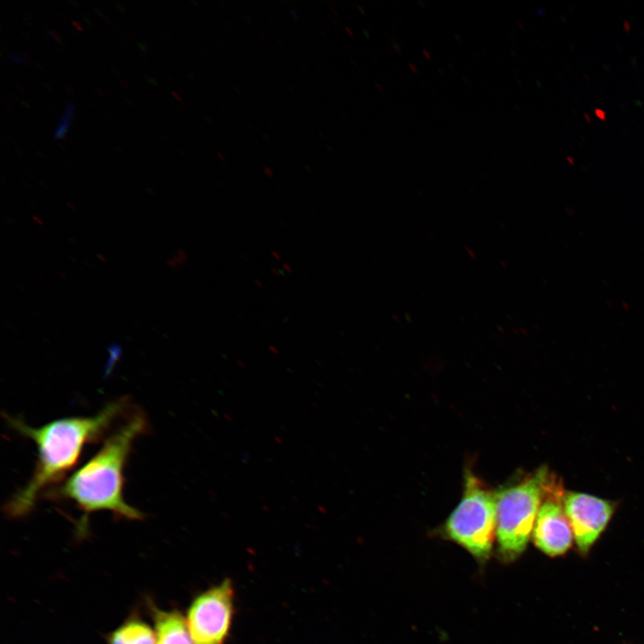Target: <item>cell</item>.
<instances>
[{"mask_svg":"<svg viewBox=\"0 0 644 644\" xmlns=\"http://www.w3.org/2000/svg\"><path fill=\"white\" fill-rule=\"evenodd\" d=\"M46 32H47L48 35H50V36H51L54 39H55L56 41H58V42H61V41H62L61 38H60V37H59V34H58L55 30L51 29V28H47V29L46 30Z\"/></svg>","mask_w":644,"mask_h":644,"instance_id":"cell-12","label":"cell"},{"mask_svg":"<svg viewBox=\"0 0 644 644\" xmlns=\"http://www.w3.org/2000/svg\"><path fill=\"white\" fill-rule=\"evenodd\" d=\"M107 644H157L155 630L138 617H131L114 629Z\"/></svg>","mask_w":644,"mask_h":644,"instance_id":"cell-9","label":"cell"},{"mask_svg":"<svg viewBox=\"0 0 644 644\" xmlns=\"http://www.w3.org/2000/svg\"><path fill=\"white\" fill-rule=\"evenodd\" d=\"M95 90H96L99 95H102L101 91H99L97 88H95Z\"/></svg>","mask_w":644,"mask_h":644,"instance_id":"cell-18","label":"cell"},{"mask_svg":"<svg viewBox=\"0 0 644 644\" xmlns=\"http://www.w3.org/2000/svg\"><path fill=\"white\" fill-rule=\"evenodd\" d=\"M44 85H45V87H46L47 89H48L49 90H52L51 87H49V85H48V84H47V83H44Z\"/></svg>","mask_w":644,"mask_h":644,"instance_id":"cell-17","label":"cell"},{"mask_svg":"<svg viewBox=\"0 0 644 644\" xmlns=\"http://www.w3.org/2000/svg\"><path fill=\"white\" fill-rule=\"evenodd\" d=\"M9 57L12 61L17 62V63H29L30 62V56H28L25 53L21 54H10Z\"/></svg>","mask_w":644,"mask_h":644,"instance_id":"cell-11","label":"cell"},{"mask_svg":"<svg viewBox=\"0 0 644 644\" xmlns=\"http://www.w3.org/2000/svg\"><path fill=\"white\" fill-rule=\"evenodd\" d=\"M127 402L121 399L106 404L93 416L62 418L38 428L27 425L21 419L6 416L12 428L35 443L38 459L28 483L6 503L5 513L12 518L27 515L42 492L72 470L85 445L103 436L125 411Z\"/></svg>","mask_w":644,"mask_h":644,"instance_id":"cell-1","label":"cell"},{"mask_svg":"<svg viewBox=\"0 0 644 644\" xmlns=\"http://www.w3.org/2000/svg\"><path fill=\"white\" fill-rule=\"evenodd\" d=\"M120 82H121L125 88H128L127 84H126L123 80L120 79Z\"/></svg>","mask_w":644,"mask_h":644,"instance_id":"cell-16","label":"cell"},{"mask_svg":"<svg viewBox=\"0 0 644 644\" xmlns=\"http://www.w3.org/2000/svg\"><path fill=\"white\" fill-rule=\"evenodd\" d=\"M564 507L578 548L581 554H587L610 521L614 505L589 494L567 492Z\"/></svg>","mask_w":644,"mask_h":644,"instance_id":"cell-6","label":"cell"},{"mask_svg":"<svg viewBox=\"0 0 644 644\" xmlns=\"http://www.w3.org/2000/svg\"><path fill=\"white\" fill-rule=\"evenodd\" d=\"M147 428L141 412L131 416L94 456L54 488L49 496L72 501L83 513L80 526L86 525L91 513L99 511H109L127 520H142L144 514L123 498V470L134 440Z\"/></svg>","mask_w":644,"mask_h":644,"instance_id":"cell-2","label":"cell"},{"mask_svg":"<svg viewBox=\"0 0 644 644\" xmlns=\"http://www.w3.org/2000/svg\"><path fill=\"white\" fill-rule=\"evenodd\" d=\"M172 94H173L177 99H179V100L181 99V98H180V96H178L176 92L172 91Z\"/></svg>","mask_w":644,"mask_h":644,"instance_id":"cell-15","label":"cell"},{"mask_svg":"<svg viewBox=\"0 0 644 644\" xmlns=\"http://www.w3.org/2000/svg\"><path fill=\"white\" fill-rule=\"evenodd\" d=\"M72 23L77 28V30H80V31L82 30V28H81V26H80V24L79 21H76L72 20Z\"/></svg>","mask_w":644,"mask_h":644,"instance_id":"cell-14","label":"cell"},{"mask_svg":"<svg viewBox=\"0 0 644 644\" xmlns=\"http://www.w3.org/2000/svg\"><path fill=\"white\" fill-rule=\"evenodd\" d=\"M462 498L447 519L446 535L474 557L487 559L496 538V492L467 471Z\"/></svg>","mask_w":644,"mask_h":644,"instance_id":"cell-4","label":"cell"},{"mask_svg":"<svg viewBox=\"0 0 644 644\" xmlns=\"http://www.w3.org/2000/svg\"><path fill=\"white\" fill-rule=\"evenodd\" d=\"M595 114H596V115H597L598 118H600L601 120H606V113H605L603 110L598 109V108H596V109H595Z\"/></svg>","mask_w":644,"mask_h":644,"instance_id":"cell-13","label":"cell"},{"mask_svg":"<svg viewBox=\"0 0 644 644\" xmlns=\"http://www.w3.org/2000/svg\"><path fill=\"white\" fill-rule=\"evenodd\" d=\"M233 588L225 580L201 592L191 603L186 623L197 644H224L233 614Z\"/></svg>","mask_w":644,"mask_h":644,"instance_id":"cell-5","label":"cell"},{"mask_svg":"<svg viewBox=\"0 0 644 644\" xmlns=\"http://www.w3.org/2000/svg\"><path fill=\"white\" fill-rule=\"evenodd\" d=\"M72 113H73V104L72 102H66L64 113L62 119L60 121V123L57 126V128L55 131V134H54L55 140H56V139L60 140V139L65 138V134H66Z\"/></svg>","mask_w":644,"mask_h":644,"instance_id":"cell-10","label":"cell"},{"mask_svg":"<svg viewBox=\"0 0 644 644\" xmlns=\"http://www.w3.org/2000/svg\"><path fill=\"white\" fill-rule=\"evenodd\" d=\"M562 505L547 498L540 504L533 528L536 547L554 557L565 554L572 546L573 532Z\"/></svg>","mask_w":644,"mask_h":644,"instance_id":"cell-7","label":"cell"},{"mask_svg":"<svg viewBox=\"0 0 644 644\" xmlns=\"http://www.w3.org/2000/svg\"><path fill=\"white\" fill-rule=\"evenodd\" d=\"M154 622L157 644H197L186 619L177 610H163L149 606Z\"/></svg>","mask_w":644,"mask_h":644,"instance_id":"cell-8","label":"cell"},{"mask_svg":"<svg viewBox=\"0 0 644 644\" xmlns=\"http://www.w3.org/2000/svg\"><path fill=\"white\" fill-rule=\"evenodd\" d=\"M546 467L522 481L496 491V538L505 561L517 558L526 548L547 486Z\"/></svg>","mask_w":644,"mask_h":644,"instance_id":"cell-3","label":"cell"}]
</instances>
